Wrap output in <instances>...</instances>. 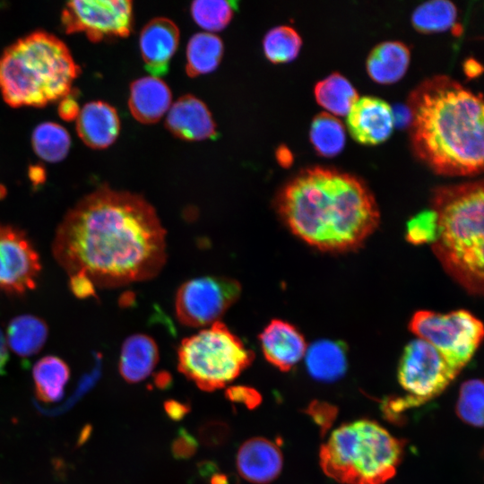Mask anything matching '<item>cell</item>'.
Wrapping results in <instances>:
<instances>
[{"mask_svg":"<svg viewBox=\"0 0 484 484\" xmlns=\"http://www.w3.org/2000/svg\"><path fill=\"white\" fill-rule=\"evenodd\" d=\"M166 230L142 195L102 186L68 211L56 231L53 255L73 275L99 288L157 276L166 259Z\"/></svg>","mask_w":484,"mask_h":484,"instance_id":"obj_1","label":"cell"},{"mask_svg":"<svg viewBox=\"0 0 484 484\" xmlns=\"http://www.w3.org/2000/svg\"><path fill=\"white\" fill-rule=\"evenodd\" d=\"M276 208L295 236L324 252L359 248L380 222L376 201L362 179L323 166L306 168L287 182Z\"/></svg>","mask_w":484,"mask_h":484,"instance_id":"obj_2","label":"cell"},{"mask_svg":"<svg viewBox=\"0 0 484 484\" xmlns=\"http://www.w3.org/2000/svg\"><path fill=\"white\" fill-rule=\"evenodd\" d=\"M414 154L435 173L475 176L483 169V102L458 81L436 74L409 94Z\"/></svg>","mask_w":484,"mask_h":484,"instance_id":"obj_3","label":"cell"},{"mask_svg":"<svg viewBox=\"0 0 484 484\" xmlns=\"http://www.w3.org/2000/svg\"><path fill=\"white\" fill-rule=\"evenodd\" d=\"M483 181L436 187L430 209L436 234L430 244L445 271L471 294L484 280Z\"/></svg>","mask_w":484,"mask_h":484,"instance_id":"obj_4","label":"cell"},{"mask_svg":"<svg viewBox=\"0 0 484 484\" xmlns=\"http://www.w3.org/2000/svg\"><path fill=\"white\" fill-rule=\"evenodd\" d=\"M80 73L63 40L37 30L19 39L1 55L0 92L13 108H40L67 95Z\"/></svg>","mask_w":484,"mask_h":484,"instance_id":"obj_5","label":"cell"},{"mask_svg":"<svg viewBox=\"0 0 484 484\" xmlns=\"http://www.w3.org/2000/svg\"><path fill=\"white\" fill-rule=\"evenodd\" d=\"M403 447L376 422L359 419L332 432L321 446L320 465L341 484H384L395 474Z\"/></svg>","mask_w":484,"mask_h":484,"instance_id":"obj_6","label":"cell"},{"mask_svg":"<svg viewBox=\"0 0 484 484\" xmlns=\"http://www.w3.org/2000/svg\"><path fill=\"white\" fill-rule=\"evenodd\" d=\"M254 359V352L220 321L183 339L177 349L178 370L206 392L226 386Z\"/></svg>","mask_w":484,"mask_h":484,"instance_id":"obj_7","label":"cell"},{"mask_svg":"<svg viewBox=\"0 0 484 484\" xmlns=\"http://www.w3.org/2000/svg\"><path fill=\"white\" fill-rule=\"evenodd\" d=\"M409 329L432 345L458 372L473 357L484 334L482 322L464 309L449 313L419 310L412 315Z\"/></svg>","mask_w":484,"mask_h":484,"instance_id":"obj_8","label":"cell"},{"mask_svg":"<svg viewBox=\"0 0 484 484\" xmlns=\"http://www.w3.org/2000/svg\"><path fill=\"white\" fill-rule=\"evenodd\" d=\"M458 372L428 342L416 338L404 348L398 366V381L408 393L398 403L419 405L440 394Z\"/></svg>","mask_w":484,"mask_h":484,"instance_id":"obj_9","label":"cell"},{"mask_svg":"<svg viewBox=\"0 0 484 484\" xmlns=\"http://www.w3.org/2000/svg\"><path fill=\"white\" fill-rule=\"evenodd\" d=\"M240 283L225 276H203L185 281L175 298L176 316L188 327H207L239 298Z\"/></svg>","mask_w":484,"mask_h":484,"instance_id":"obj_10","label":"cell"},{"mask_svg":"<svg viewBox=\"0 0 484 484\" xmlns=\"http://www.w3.org/2000/svg\"><path fill=\"white\" fill-rule=\"evenodd\" d=\"M62 26L68 34L84 33L92 42L126 37L133 27L130 0H76L62 11Z\"/></svg>","mask_w":484,"mask_h":484,"instance_id":"obj_11","label":"cell"},{"mask_svg":"<svg viewBox=\"0 0 484 484\" xmlns=\"http://www.w3.org/2000/svg\"><path fill=\"white\" fill-rule=\"evenodd\" d=\"M39 255L25 233L0 224V291L24 294L37 284Z\"/></svg>","mask_w":484,"mask_h":484,"instance_id":"obj_12","label":"cell"},{"mask_svg":"<svg viewBox=\"0 0 484 484\" xmlns=\"http://www.w3.org/2000/svg\"><path fill=\"white\" fill-rule=\"evenodd\" d=\"M346 124L352 138L362 144H377L393 132L394 116L391 106L383 99L362 96L351 105Z\"/></svg>","mask_w":484,"mask_h":484,"instance_id":"obj_13","label":"cell"},{"mask_svg":"<svg viewBox=\"0 0 484 484\" xmlns=\"http://www.w3.org/2000/svg\"><path fill=\"white\" fill-rule=\"evenodd\" d=\"M179 30L165 17L151 20L143 28L139 45L146 69L151 75L160 77L169 70V62L179 43Z\"/></svg>","mask_w":484,"mask_h":484,"instance_id":"obj_14","label":"cell"},{"mask_svg":"<svg viewBox=\"0 0 484 484\" xmlns=\"http://www.w3.org/2000/svg\"><path fill=\"white\" fill-rule=\"evenodd\" d=\"M165 125L175 136L186 141H202L217 135L208 107L191 94L180 97L170 106Z\"/></svg>","mask_w":484,"mask_h":484,"instance_id":"obj_15","label":"cell"},{"mask_svg":"<svg viewBox=\"0 0 484 484\" xmlns=\"http://www.w3.org/2000/svg\"><path fill=\"white\" fill-rule=\"evenodd\" d=\"M265 359L281 371L290 370L305 356L307 346L302 333L291 324L272 320L259 335Z\"/></svg>","mask_w":484,"mask_h":484,"instance_id":"obj_16","label":"cell"},{"mask_svg":"<svg viewBox=\"0 0 484 484\" xmlns=\"http://www.w3.org/2000/svg\"><path fill=\"white\" fill-rule=\"evenodd\" d=\"M282 462L278 445L264 437H253L244 442L236 460L241 477L255 484L274 480L281 471Z\"/></svg>","mask_w":484,"mask_h":484,"instance_id":"obj_17","label":"cell"},{"mask_svg":"<svg viewBox=\"0 0 484 484\" xmlns=\"http://www.w3.org/2000/svg\"><path fill=\"white\" fill-rule=\"evenodd\" d=\"M76 131L87 146L105 149L114 143L119 134V116L116 108L107 102H88L80 109Z\"/></svg>","mask_w":484,"mask_h":484,"instance_id":"obj_18","label":"cell"},{"mask_svg":"<svg viewBox=\"0 0 484 484\" xmlns=\"http://www.w3.org/2000/svg\"><path fill=\"white\" fill-rule=\"evenodd\" d=\"M172 105V94L168 84L152 75L132 82L128 107L132 116L140 123H157Z\"/></svg>","mask_w":484,"mask_h":484,"instance_id":"obj_19","label":"cell"},{"mask_svg":"<svg viewBox=\"0 0 484 484\" xmlns=\"http://www.w3.org/2000/svg\"><path fill=\"white\" fill-rule=\"evenodd\" d=\"M159 361V349L149 335L135 333L123 342L118 369L129 383H138L151 375Z\"/></svg>","mask_w":484,"mask_h":484,"instance_id":"obj_20","label":"cell"},{"mask_svg":"<svg viewBox=\"0 0 484 484\" xmlns=\"http://www.w3.org/2000/svg\"><path fill=\"white\" fill-rule=\"evenodd\" d=\"M410 49L402 41L386 40L376 45L367 56L366 67L369 76L379 83L401 79L410 63Z\"/></svg>","mask_w":484,"mask_h":484,"instance_id":"obj_21","label":"cell"},{"mask_svg":"<svg viewBox=\"0 0 484 484\" xmlns=\"http://www.w3.org/2000/svg\"><path fill=\"white\" fill-rule=\"evenodd\" d=\"M48 336V328L44 320L33 315H21L10 321L5 341L15 354L29 358L42 349Z\"/></svg>","mask_w":484,"mask_h":484,"instance_id":"obj_22","label":"cell"},{"mask_svg":"<svg viewBox=\"0 0 484 484\" xmlns=\"http://www.w3.org/2000/svg\"><path fill=\"white\" fill-rule=\"evenodd\" d=\"M306 364L309 374L316 380L334 381L346 371L345 350L338 342L320 340L306 351Z\"/></svg>","mask_w":484,"mask_h":484,"instance_id":"obj_23","label":"cell"},{"mask_svg":"<svg viewBox=\"0 0 484 484\" xmlns=\"http://www.w3.org/2000/svg\"><path fill=\"white\" fill-rule=\"evenodd\" d=\"M223 42L217 35L198 32L186 46V72L189 77H196L213 72L223 56Z\"/></svg>","mask_w":484,"mask_h":484,"instance_id":"obj_24","label":"cell"},{"mask_svg":"<svg viewBox=\"0 0 484 484\" xmlns=\"http://www.w3.org/2000/svg\"><path fill=\"white\" fill-rule=\"evenodd\" d=\"M69 376V367L62 359L53 355L43 357L35 363L32 369L38 397L43 402L59 401Z\"/></svg>","mask_w":484,"mask_h":484,"instance_id":"obj_25","label":"cell"},{"mask_svg":"<svg viewBox=\"0 0 484 484\" xmlns=\"http://www.w3.org/2000/svg\"><path fill=\"white\" fill-rule=\"evenodd\" d=\"M316 101L331 114L347 115L351 105L359 99L357 90L342 74L334 72L315 85Z\"/></svg>","mask_w":484,"mask_h":484,"instance_id":"obj_26","label":"cell"},{"mask_svg":"<svg viewBox=\"0 0 484 484\" xmlns=\"http://www.w3.org/2000/svg\"><path fill=\"white\" fill-rule=\"evenodd\" d=\"M31 143L35 153L40 159L48 162H58L68 154L71 137L61 125L43 122L33 130Z\"/></svg>","mask_w":484,"mask_h":484,"instance_id":"obj_27","label":"cell"},{"mask_svg":"<svg viewBox=\"0 0 484 484\" xmlns=\"http://www.w3.org/2000/svg\"><path fill=\"white\" fill-rule=\"evenodd\" d=\"M309 137L319 154L333 157L339 153L345 144L344 125L335 116L323 111L314 117Z\"/></svg>","mask_w":484,"mask_h":484,"instance_id":"obj_28","label":"cell"},{"mask_svg":"<svg viewBox=\"0 0 484 484\" xmlns=\"http://www.w3.org/2000/svg\"><path fill=\"white\" fill-rule=\"evenodd\" d=\"M456 17L457 8L450 0H429L414 9L411 22L422 32L441 31L452 27Z\"/></svg>","mask_w":484,"mask_h":484,"instance_id":"obj_29","label":"cell"},{"mask_svg":"<svg viewBox=\"0 0 484 484\" xmlns=\"http://www.w3.org/2000/svg\"><path fill=\"white\" fill-rule=\"evenodd\" d=\"M302 39L290 26L281 25L271 29L263 40L266 58L274 64L287 63L297 57Z\"/></svg>","mask_w":484,"mask_h":484,"instance_id":"obj_30","label":"cell"},{"mask_svg":"<svg viewBox=\"0 0 484 484\" xmlns=\"http://www.w3.org/2000/svg\"><path fill=\"white\" fill-rule=\"evenodd\" d=\"M235 2L223 0H197L191 4V15L195 23L207 30L215 32L223 30L231 21Z\"/></svg>","mask_w":484,"mask_h":484,"instance_id":"obj_31","label":"cell"},{"mask_svg":"<svg viewBox=\"0 0 484 484\" xmlns=\"http://www.w3.org/2000/svg\"><path fill=\"white\" fill-rule=\"evenodd\" d=\"M456 413L465 423L474 427L483 424V383L480 379L465 381L460 388Z\"/></svg>","mask_w":484,"mask_h":484,"instance_id":"obj_32","label":"cell"},{"mask_svg":"<svg viewBox=\"0 0 484 484\" xmlns=\"http://www.w3.org/2000/svg\"><path fill=\"white\" fill-rule=\"evenodd\" d=\"M436 234V215L429 209L412 217L407 224L406 239L414 244H431Z\"/></svg>","mask_w":484,"mask_h":484,"instance_id":"obj_33","label":"cell"},{"mask_svg":"<svg viewBox=\"0 0 484 484\" xmlns=\"http://www.w3.org/2000/svg\"><path fill=\"white\" fill-rule=\"evenodd\" d=\"M230 429L223 421L211 420L199 428V439L203 445L209 447H219L229 438Z\"/></svg>","mask_w":484,"mask_h":484,"instance_id":"obj_34","label":"cell"},{"mask_svg":"<svg viewBox=\"0 0 484 484\" xmlns=\"http://www.w3.org/2000/svg\"><path fill=\"white\" fill-rule=\"evenodd\" d=\"M226 397L233 402L242 403L248 409H255L262 402L261 394L255 389L245 385H234L226 390Z\"/></svg>","mask_w":484,"mask_h":484,"instance_id":"obj_35","label":"cell"},{"mask_svg":"<svg viewBox=\"0 0 484 484\" xmlns=\"http://www.w3.org/2000/svg\"><path fill=\"white\" fill-rule=\"evenodd\" d=\"M197 450V440L186 429L180 428L172 442L171 452L177 459H188Z\"/></svg>","mask_w":484,"mask_h":484,"instance_id":"obj_36","label":"cell"},{"mask_svg":"<svg viewBox=\"0 0 484 484\" xmlns=\"http://www.w3.org/2000/svg\"><path fill=\"white\" fill-rule=\"evenodd\" d=\"M69 288L79 298H86L96 296V287L85 275L77 273L69 276Z\"/></svg>","mask_w":484,"mask_h":484,"instance_id":"obj_37","label":"cell"},{"mask_svg":"<svg viewBox=\"0 0 484 484\" xmlns=\"http://www.w3.org/2000/svg\"><path fill=\"white\" fill-rule=\"evenodd\" d=\"M58 101L57 112L59 117L68 122L76 120L81 108L76 100L75 94L71 91Z\"/></svg>","mask_w":484,"mask_h":484,"instance_id":"obj_38","label":"cell"},{"mask_svg":"<svg viewBox=\"0 0 484 484\" xmlns=\"http://www.w3.org/2000/svg\"><path fill=\"white\" fill-rule=\"evenodd\" d=\"M165 411L173 420L182 419L190 411L187 404L175 400H169L164 403Z\"/></svg>","mask_w":484,"mask_h":484,"instance_id":"obj_39","label":"cell"},{"mask_svg":"<svg viewBox=\"0 0 484 484\" xmlns=\"http://www.w3.org/2000/svg\"><path fill=\"white\" fill-rule=\"evenodd\" d=\"M463 68H464L465 73L469 77H476L482 71V67L480 64L472 58H469L464 62Z\"/></svg>","mask_w":484,"mask_h":484,"instance_id":"obj_40","label":"cell"},{"mask_svg":"<svg viewBox=\"0 0 484 484\" xmlns=\"http://www.w3.org/2000/svg\"><path fill=\"white\" fill-rule=\"evenodd\" d=\"M8 359V347L5 337L0 329V375L4 373Z\"/></svg>","mask_w":484,"mask_h":484,"instance_id":"obj_41","label":"cell"},{"mask_svg":"<svg viewBox=\"0 0 484 484\" xmlns=\"http://www.w3.org/2000/svg\"><path fill=\"white\" fill-rule=\"evenodd\" d=\"M29 176L30 180L34 184H40L44 182L46 174L45 170L39 166H32L30 168Z\"/></svg>","mask_w":484,"mask_h":484,"instance_id":"obj_42","label":"cell"},{"mask_svg":"<svg viewBox=\"0 0 484 484\" xmlns=\"http://www.w3.org/2000/svg\"><path fill=\"white\" fill-rule=\"evenodd\" d=\"M171 383V377L168 373L158 374L155 377V384L157 387L164 389L169 386Z\"/></svg>","mask_w":484,"mask_h":484,"instance_id":"obj_43","label":"cell"},{"mask_svg":"<svg viewBox=\"0 0 484 484\" xmlns=\"http://www.w3.org/2000/svg\"><path fill=\"white\" fill-rule=\"evenodd\" d=\"M287 149L283 150H278V152L279 153H281V155H278V159L281 160V163L283 164V165H286V164H289L290 162V160H291V154L290 155H285V153L287 152Z\"/></svg>","mask_w":484,"mask_h":484,"instance_id":"obj_44","label":"cell"},{"mask_svg":"<svg viewBox=\"0 0 484 484\" xmlns=\"http://www.w3.org/2000/svg\"><path fill=\"white\" fill-rule=\"evenodd\" d=\"M212 484H228L227 477L223 474H216L212 479Z\"/></svg>","mask_w":484,"mask_h":484,"instance_id":"obj_45","label":"cell"}]
</instances>
